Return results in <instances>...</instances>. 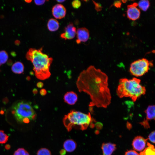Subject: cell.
<instances>
[{"label":"cell","instance_id":"cell-28","mask_svg":"<svg viewBox=\"0 0 155 155\" xmlns=\"http://www.w3.org/2000/svg\"><path fill=\"white\" fill-rule=\"evenodd\" d=\"M45 0H35L34 3L36 5H41L44 4L45 3Z\"/></svg>","mask_w":155,"mask_h":155},{"label":"cell","instance_id":"cell-12","mask_svg":"<svg viewBox=\"0 0 155 155\" xmlns=\"http://www.w3.org/2000/svg\"><path fill=\"white\" fill-rule=\"evenodd\" d=\"M78 98L77 94L73 91L66 92L64 95L63 97L65 102L70 105L75 104L77 101Z\"/></svg>","mask_w":155,"mask_h":155},{"label":"cell","instance_id":"cell-34","mask_svg":"<svg viewBox=\"0 0 155 155\" xmlns=\"http://www.w3.org/2000/svg\"><path fill=\"white\" fill-rule=\"evenodd\" d=\"M33 92L34 94H36L37 92V90L36 89H34L33 90Z\"/></svg>","mask_w":155,"mask_h":155},{"label":"cell","instance_id":"cell-21","mask_svg":"<svg viewBox=\"0 0 155 155\" xmlns=\"http://www.w3.org/2000/svg\"><path fill=\"white\" fill-rule=\"evenodd\" d=\"M9 136L5 133L4 131L0 130V144H5L8 140Z\"/></svg>","mask_w":155,"mask_h":155},{"label":"cell","instance_id":"cell-11","mask_svg":"<svg viewBox=\"0 0 155 155\" xmlns=\"http://www.w3.org/2000/svg\"><path fill=\"white\" fill-rule=\"evenodd\" d=\"M148 139H145L140 136L136 137L133 139L132 143L133 149L138 151L142 150L145 147L146 143Z\"/></svg>","mask_w":155,"mask_h":155},{"label":"cell","instance_id":"cell-6","mask_svg":"<svg viewBox=\"0 0 155 155\" xmlns=\"http://www.w3.org/2000/svg\"><path fill=\"white\" fill-rule=\"evenodd\" d=\"M151 65V63L147 59H139L131 63L129 71L134 76L137 77L141 76L148 72Z\"/></svg>","mask_w":155,"mask_h":155},{"label":"cell","instance_id":"cell-31","mask_svg":"<svg viewBox=\"0 0 155 155\" xmlns=\"http://www.w3.org/2000/svg\"><path fill=\"white\" fill-rule=\"evenodd\" d=\"M43 83L41 82H38L37 84V86L39 88H41L43 87Z\"/></svg>","mask_w":155,"mask_h":155},{"label":"cell","instance_id":"cell-30","mask_svg":"<svg viewBox=\"0 0 155 155\" xmlns=\"http://www.w3.org/2000/svg\"><path fill=\"white\" fill-rule=\"evenodd\" d=\"M40 93L41 95L43 96L46 94V92L45 89H42L40 90Z\"/></svg>","mask_w":155,"mask_h":155},{"label":"cell","instance_id":"cell-10","mask_svg":"<svg viewBox=\"0 0 155 155\" xmlns=\"http://www.w3.org/2000/svg\"><path fill=\"white\" fill-rule=\"evenodd\" d=\"M76 34L77 38L76 42L77 44H80L81 42H86L89 38V32L86 28H81L78 29Z\"/></svg>","mask_w":155,"mask_h":155},{"label":"cell","instance_id":"cell-22","mask_svg":"<svg viewBox=\"0 0 155 155\" xmlns=\"http://www.w3.org/2000/svg\"><path fill=\"white\" fill-rule=\"evenodd\" d=\"M13 155H30V154L24 148H20L15 151Z\"/></svg>","mask_w":155,"mask_h":155},{"label":"cell","instance_id":"cell-27","mask_svg":"<svg viewBox=\"0 0 155 155\" xmlns=\"http://www.w3.org/2000/svg\"><path fill=\"white\" fill-rule=\"evenodd\" d=\"M125 155H139L135 151L130 150L125 152Z\"/></svg>","mask_w":155,"mask_h":155},{"label":"cell","instance_id":"cell-17","mask_svg":"<svg viewBox=\"0 0 155 155\" xmlns=\"http://www.w3.org/2000/svg\"><path fill=\"white\" fill-rule=\"evenodd\" d=\"M24 66L20 62H16L13 64L11 67L12 71L15 73L21 74L24 71Z\"/></svg>","mask_w":155,"mask_h":155},{"label":"cell","instance_id":"cell-15","mask_svg":"<svg viewBox=\"0 0 155 155\" xmlns=\"http://www.w3.org/2000/svg\"><path fill=\"white\" fill-rule=\"evenodd\" d=\"M154 105H150L148 106L145 111L146 115V120H154L155 117Z\"/></svg>","mask_w":155,"mask_h":155},{"label":"cell","instance_id":"cell-20","mask_svg":"<svg viewBox=\"0 0 155 155\" xmlns=\"http://www.w3.org/2000/svg\"><path fill=\"white\" fill-rule=\"evenodd\" d=\"M8 58V55L6 52L5 51H0V66L5 63Z\"/></svg>","mask_w":155,"mask_h":155},{"label":"cell","instance_id":"cell-13","mask_svg":"<svg viewBox=\"0 0 155 155\" xmlns=\"http://www.w3.org/2000/svg\"><path fill=\"white\" fill-rule=\"evenodd\" d=\"M102 149L103 155H111L116 148V144L111 143H103L102 145Z\"/></svg>","mask_w":155,"mask_h":155},{"label":"cell","instance_id":"cell-35","mask_svg":"<svg viewBox=\"0 0 155 155\" xmlns=\"http://www.w3.org/2000/svg\"><path fill=\"white\" fill-rule=\"evenodd\" d=\"M59 3H62L65 1V0H57V1Z\"/></svg>","mask_w":155,"mask_h":155},{"label":"cell","instance_id":"cell-25","mask_svg":"<svg viewBox=\"0 0 155 155\" xmlns=\"http://www.w3.org/2000/svg\"><path fill=\"white\" fill-rule=\"evenodd\" d=\"M155 131L151 132L148 136V139L152 143H155Z\"/></svg>","mask_w":155,"mask_h":155},{"label":"cell","instance_id":"cell-14","mask_svg":"<svg viewBox=\"0 0 155 155\" xmlns=\"http://www.w3.org/2000/svg\"><path fill=\"white\" fill-rule=\"evenodd\" d=\"M64 149L68 152H72L76 148L77 144L73 140L71 139L65 140L63 144Z\"/></svg>","mask_w":155,"mask_h":155},{"label":"cell","instance_id":"cell-9","mask_svg":"<svg viewBox=\"0 0 155 155\" xmlns=\"http://www.w3.org/2000/svg\"><path fill=\"white\" fill-rule=\"evenodd\" d=\"M52 13L56 19H61L64 18L66 14V9L63 5L61 4L55 5L52 9Z\"/></svg>","mask_w":155,"mask_h":155},{"label":"cell","instance_id":"cell-1","mask_svg":"<svg viewBox=\"0 0 155 155\" xmlns=\"http://www.w3.org/2000/svg\"><path fill=\"white\" fill-rule=\"evenodd\" d=\"M108 80L105 73L93 65L80 74L76 82L77 87L79 92H85L90 96L91 101L89 106L91 112L93 111L94 106L106 108L111 104V96Z\"/></svg>","mask_w":155,"mask_h":155},{"label":"cell","instance_id":"cell-29","mask_svg":"<svg viewBox=\"0 0 155 155\" xmlns=\"http://www.w3.org/2000/svg\"><path fill=\"white\" fill-rule=\"evenodd\" d=\"M94 3L95 5L96 9L97 11H100L101 9V7L99 4L95 2H94Z\"/></svg>","mask_w":155,"mask_h":155},{"label":"cell","instance_id":"cell-4","mask_svg":"<svg viewBox=\"0 0 155 155\" xmlns=\"http://www.w3.org/2000/svg\"><path fill=\"white\" fill-rule=\"evenodd\" d=\"M93 121L90 113L85 114L72 110L65 116L63 122L67 131H70L73 128L85 130Z\"/></svg>","mask_w":155,"mask_h":155},{"label":"cell","instance_id":"cell-23","mask_svg":"<svg viewBox=\"0 0 155 155\" xmlns=\"http://www.w3.org/2000/svg\"><path fill=\"white\" fill-rule=\"evenodd\" d=\"M37 155H51V153L49 149L42 148L38 150L37 153Z\"/></svg>","mask_w":155,"mask_h":155},{"label":"cell","instance_id":"cell-8","mask_svg":"<svg viewBox=\"0 0 155 155\" xmlns=\"http://www.w3.org/2000/svg\"><path fill=\"white\" fill-rule=\"evenodd\" d=\"M76 32V28L73 24L70 23L65 28L64 32L61 34V37L65 40L71 39L75 37Z\"/></svg>","mask_w":155,"mask_h":155},{"label":"cell","instance_id":"cell-33","mask_svg":"<svg viewBox=\"0 0 155 155\" xmlns=\"http://www.w3.org/2000/svg\"><path fill=\"white\" fill-rule=\"evenodd\" d=\"M5 147L6 149L8 150L10 148V146L9 145L7 144L5 146Z\"/></svg>","mask_w":155,"mask_h":155},{"label":"cell","instance_id":"cell-5","mask_svg":"<svg viewBox=\"0 0 155 155\" xmlns=\"http://www.w3.org/2000/svg\"><path fill=\"white\" fill-rule=\"evenodd\" d=\"M12 113L17 121L21 123H28L35 120L36 116L31 103L25 101L14 103L12 107Z\"/></svg>","mask_w":155,"mask_h":155},{"label":"cell","instance_id":"cell-24","mask_svg":"<svg viewBox=\"0 0 155 155\" xmlns=\"http://www.w3.org/2000/svg\"><path fill=\"white\" fill-rule=\"evenodd\" d=\"M81 4L80 1L78 0L73 1L72 3L73 7L75 9L79 8L81 5Z\"/></svg>","mask_w":155,"mask_h":155},{"label":"cell","instance_id":"cell-2","mask_svg":"<svg viewBox=\"0 0 155 155\" xmlns=\"http://www.w3.org/2000/svg\"><path fill=\"white\" fill-rule=\"evenodd\" d=\"M27 59L33 65V70L36 77L41 80L49 78L51 75L50 67L53 59L42 52V48L30 49L26 55Z\"/></svg>","mask_w":155,"mask_h":155},{"label":"cell","instance_id":"cell-26","mask_svg":"<svg viewBox=\"0 0 155 155\" xmlns=\"http://www.w3.org/2000/svg\"><path fill=\"white\" fill-rule=\"evenodd\" d=\"M139 123L143 125L145 128H148L150 127L148 121L146 119H144L142 122Z\"/></svg>","mask_w":155,"mask_h":155},{"label":"cell","instance_id":"cell-7","mask_svg":"<svg viewBox=\"0 0 155 155\" xmlns=\"http://www.w3.org/2000/svg\"><path fill=\"white\" fill-rule=\"evenodd\" d=\"M137 3H134L127 6V16L129 19L135 21L139 18L140 15V11L137 7Z\"/></svg>","mask_w":155,"mask_h":155},{"label":"cell","instance_id":"cell-19","mask_svg":"<svg viewBox=\"0 0 155 155\" xmlns=\"http://www.w3.org/2000/svg\"><path fill=\"white\" fill-rule=\"evenodd\" d=\"M137 4L140 9L146 11L150 6V2L148 0H141L139 1Z\"/></svg>","mask_w":155,"mask_h":155},{"label":"cell","instance_id":"cell-16","mask_svg":"<svg viewBox=\"0 0 155 155\" xmlns=\"http://www.w3.org/2000/svg\"><path fill=\"white\" fill-rule=\"evenodd\" d=\"M59 26L58 22L55 19H50L47 23V28L48 30L51 32H54L57 30L59 28Z\"/></svg>","mask_w":155,"mask_h":155},{"label":"cell","instance_id":"cell-18","mask_svg":"<svg viewBox=\"0 0 155 155\" xmlns=\"http://www.w3.org/2000/svg\"><path fill=\"white\" fill-rule=\"evenodd\" d=\"M148 147L143 151L141 152L140 155H155L154 146L149 143H147Z\"/></svg>","mask_w":155,"mask_h":155},{"label":"cell","instance_id":"cell-3","mask_svg":"<svg viewBox=\"0 0 155 155\" xmlns=\"http://www.w3.org/2000/svg\"><path fill=\"white\" fill-rule=\"evenodd\" d=\"M141 80L133 78L129 80L126 78L120 79L116 90V93L119 97L130 98L135 102L137 98L146 93L145 87L140 84Z\"/></svg>","mask_w":155,"mask_h":155},{"label":"cell","instance_id":"cell-32","mask_svg":"<svg viewBox=\"0 0 155 155\" xmlns=\"http://www.w3.org/2000/svg\"><path fill=\"white\" fill-rule=\"evenodd\" d=\"M66 152L64 149H62L60 150V154L61 155H65L66 154Z\"/></svg>","mask_w":155,"mask_h":155},{"label":"cell","instance_id":"cell-36","mask_svg":"<svg viewBox=\"0 0 155 155\" xmlns=\"http://www.w3.org/2000/svg\"><path fill=\"white\" fill-rule=\"evenodd\" d=\"M25 1L27 2V3H30V2L31 1V0H26V1Z\"/></svg>","mask_w":155,"mask_h":155}]
</instances>
